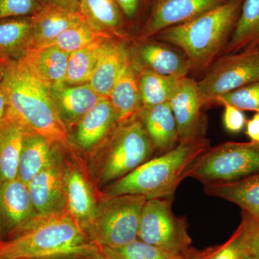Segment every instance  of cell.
Here are the masks:
<instances>
[{
	"instance_id": "cell-1",
	"label": "cell",
	"mask_w": 259,
	"mask_h": 259,
	"mask_svg": "<svg viewBox=\"0 0 259 259\" xmlns=\"http://www.w3.org/2000/svg\"><path fill=\"white\" fill-rule=\"evenodd\" d=\"M99 247L69 211L38 215L9 241L0 259H84Z\"/></svg>"
},
{
	"instance_id": "cell-2",
	"label": "cell",
	"mask_w": 259,
	"mask_h": 259,
	"mask_svg": "<svg viewBox=\"0 0 259 259\" xmlns=\"http://www.w3.org/2000/svg\"><path fill=\"white\" fill-rule=\"evenodd\" d=\"M0 88L8 100V110L25 127L53 146L70 149L69 129L58 112L51 89L23 61L5 64Z\"/></svg>"
},
{
	"instance_id": "cell-3",
	"label": "cell",
	"mask_w": 259,
	"mask_h": 259,
	"mask_svg": "<svg viewBox=\"0 0 259 259\" xmlns=\"http://www.w3.org/2000/svg\"><path fill=\"white\" fill-rule=\"evenodd\" d=\"M243 3V0H226L192 20L162 30L152 38L182 51L191 71H204L224 51Z\"/></svg>"
},
{
	"instance_id": "cell-4",
	"label": "cell",
	"mask_w": 259,
	"mask_h": 259,
	"mask_svg": "<svg viewBox=\"0 0 259 259\" xmlns=\"http://www.w3.org/2000/svg\"><path fill=\"white\" fill-rule=\"evenodd\" d=\"M209 147L204 139L180 143L167 153L153 157L120 180L114 182L99 197L123 194L144 197L146 199H173L187 170Z\"/></svg>"
},
{
	"instance_id": "cell-5",
	"label": "cell",
	"mask_w": 259,
	"mask_h": 259,
	"mask_svg": "<svg viewBox=\"0 0 259 259\" xmlns=\"http://www.w3.org/2000/svg\"><path fill=\"white\" fill-rule=\"evenodd\" d=\"M156 151L137 115L122 122L98 148L91 174L99 187L110 185L153 158Z\"/></svg>"
},
{
	"instance_id": "cell-6",
	"label": "cell",
	"mask_w": 259,
	"mask_h": 259,
	"mask_svg": "<svg viewBox=\"0 0 259 259\" xmlns=\"http://www.w3.org/2000/svg\"><path fill=\"white\" fill-rule=\"evenodd\" d=\"M146 200L133 194L99 197L85 231L98 247L115 248L139 239L140 217Z\"/></svg>"
},
{
	"instance_id": "cell-7",
	"label": "cell",
	"mask_w": 259,
	"mask_h": 259,
	"mask_svg": "<svg viewBox=\"0 0 259 259\" xmlns=\"http://www.w3.org/2000/svg\"><path fill=\"white\" fill-rule=\"evenodd\" d=\"M259 174V144L253 142L223 143L209 147L187 170L203 185L235 182Z\"/></svg>"
},
{
	"instance_id": "cell-8",
	"label": "cell",
	"mask_w": 259,
	"mask_h": 259,
	"mask_svg": "<svg viewBox=\"0 0 259 259\" xmlns=\"http://www.w3.org/2000/svg\"><path fill=\"white\" fill-rule=\"evenodd\" d=\"M256 81H259V49L218 58L197 82L202 104L207 106L221 95Z\"/></svg>"
},
{
	"instance_id": "cell-9",
	"label": "cell",
	"mask_w": 259,
	"mask_h": 259,
	"mask_svg": "<svg viewBox=\"0 0 259 259\" xmlns=\"http://www.w3.org/2000/svg\"><path fill=\"white\" fill-rule=\"evenodd\" d=\"M170 199L146 200L140 217L139 239L171 251L190 253L192 247L187 220L172 210Z\"/></svg>"
},
{
	"instance_id": "cell-10",
	"label": "cell",
	"mask_w": 259,
	"mask_h": 259,
	"mask_svg": "<svg viewBox=\"0 0 259 259\" xmlns=\"http://www.w3.org/2000/svg\"><path fill=\"white\" fill-rule=\"evenodd\" d=\"M169 103L176 120L180 143L205 138L207 119L202 111L204 105L195 80L188 76L182 78Z\"/></svg>"
},
{
	"instance_id": "cell-11",
	"label": "cell",
	"mask_w": 259,
	"mask_h": 259,
	"mask_svg": "<svg viewBox=\"0 0 259 259\" xmlns=\"http://www.w3.org/2000/svg\"><path fill=\"white\" fill-rule=\"evenodd\" d=\"M226 0H153L144 24L138 32L139 40L152 38L158 32L185 23Z\"/></svg>"
},
{
	"instance_id": "cell-12",
	"label": "cell",
	"mask_w": 259,
	"mask_h": 259,
	"mask_svg": "<svg viewBox=\"0 0 259 259\" xmlns=\"http://www.w3.org/2000/svg\"><path fill=\"white\" fill-rule=\"evenodd\" d=\"M56 148L54 156L28 185L32 204L38 215L67 210L64 181V158Z\"/></svg>"
},
{
	"instance_id": "cell-13",
	"label": "cell",
	"mask_w": 259,
	"mask_h": 259,
	"mask_svg": "<svg viewBox=\"0 0 259 259\" xmlns=\"http://www.w3.org/2000/svg\"><path fill=\"white\" fill-rule=\"evenodd\" d=\"M37 216L28 185L18 177L0 181V238L17 236Z\"/></svg>"
},
{
	"instance_id": "cell-14",
	"label": "cell",
	"mask_w": 259,
	"mask_h": 259,
	"mask_svg": "<svg viewBox=\"0 0 259 259\" xmlns=\"http://www.w3.org/2000/svg\"><path fill=\"white\" fill-rule=\"evenodd\" d=\"M77 161L64 160L65 192L67 210L84 229L93 218L98 202L91 181Z\"/></svg>"
},
{
	"instance_id": "cell-15",
	"label": "cell",
	"mask_w": 259,
	"mask_h": 259,
	"mask_svg": "<svg viewBox=\"0 0 259 259\" xmlns=\"http://www.w3.org/2000/svg\"><path fill=\"white\" fill-rule=\"evenodd\" d=\"M120 125L110 100L102 97L76 125L75 143L83 151L100 148Z\"/></svg>"
},
{
	"instance_id": "cell-16",
	"label": "cell",
	"mask_w": 259,
	"mask_h": 259,
	"mask_svg": "<svg viewBox=\"0 0 259 259\" xmlns=\"http://www.w3.org/2000/svg\"><path fill=\"white\" fill-rule=\"evenodd\" d=\"M141 44L136 49V59L139 63L134 64L138 71L149 69L163 76L182 78L187 76L191 71L190 64L185 54L178 49L170 47L169 44L161 41L141 40Z\"/></svg>"
},
{
	"instance_id": "cell-17",
	"label": "cell",
	"mask_w": 259,
	"mask_h": 259,
	"mask_svg": "<svg viewBox=\"0 0 259 259\" xmlns=\"http://www.w3.org/2000/svg\"><path fill=\"white\" fill-rule=\"evenodd\" d=\"M131 59V51L123 39H109L102 48L89 84L100 97H108L116 80Z\"/></svg>"
},
{
	"instance_id": "cell-18",
	"label": "cell",
	"mask_w": 259,
	"mask_h": 259,
	"mask_svg": "<svg viewBox=\"0 0 259 259\" xmlns=\"http://www.w3.org/2000/svg\"><path fill=\"white\" fill-rule=\"evenodd\" d=\"M137 117L160 155L171 151L180 144L176 120L169 102L143 107Z\"/></svg>"
},
{
	"instance_id": "cell-19",
	"label": "cell",
	"mask_w": 259,
	"mask_h": 259,
	"mask_svg": "<svg viewBox=\"0 0 259 259\" xmlns=\"http://www.w3.org/2000/svg\"><path fill=\"white\" fill-rule=\"evenodd\" d=\"M51 91L58 112L67 128L76 125L102 98L88 83L79 85L63 83L51 89Z\"/></svg>"
},
{
	"instance_id": "cell-20",
	"label": "cell",
	"mask_w": 259,
	"mask_h": 259,
	"mask_svg": "<svg viewBox=\"0 0 259 259\" xmlns=\"http://www.w3.org/2000/svg\"><path fill=\"white\" fill-rule=\"evenodd\" d=\"M139 79V71L131 59L107 97L115 110L119 124L136 117L144 107Z\"/></svg>"
},
{
	"instance_id": "cell-21",
	"label": "cell",
	"mask_w": 259,
	"mask_h": 259,
	"mask_svg": "<svg viewBox=\"0 0 259 259\" xmlns=\"http://www.w3.org/2000/svg\"><path fill=\"white\" fill-rule=\"evenodd\" d=\"M84 21L80 13L45 5L33 16L31 49L50 46L63 32Z\"/></svg>"
},
{
	"instance_id": "cell-22",
	"label": "cell",
	"mask_w": 259,
	"mask_h": 259,
	"mask_svg": "<svg viewBox=\"0 0 259 259\" xmlns=\"http://www.w3.org/2000/svg\"><path fill=\"white\" fill-rule=\"evenodd\" d=\"M32 132L8 109L0 126V181L16 179L25 136Z\"/></svg>"
},
{
	"instance_id": "cell-23",
	"label": "cell",
	"mask_w": 259,
	"mask_h": 259,
	"mask_svg": "<svg viewBox=\"0 0 259 259\" xmlns=\"http://www.w3.org/2000/svg\"><path fill=\"white\" fill-rule=\"evenodd\" d=\"M69 58L67 53L49 46L30 49L21 61L51 90L65 83Z\"/></svg>"
},
{
	"instance_id": "cell-24",
	"label": "cell",
	"mask_w": 259,
	"mask_h": 259,
	"mask_svg": "<svg viewBox=\"0 0 259 259\" xmlns=\"http://www.w3.org/2000/svg\"><path fill=\"white\" fill-rule=\"evenodd\" d=\"M204 191L239 206L259 225V174L235 182L204 185Z\"/></svg>"
},
{
	"instance_id": "cell-25",
	"label": "cell",
	"mask_w": 259,
	"mask_h": 259,
	"mask_svg": "<svg viewBox=\"0 0 259 259\" xmlns=\"http://www.w3.org/2000/svg\"><path fill=\"white\" fill-rule=\"evenodd\" d=\"M33 16L0 20V61H20L31 49Z\"/></svg>"
},
{
	"instance_id": "cell-26",
	"label": "cell",
	"mask_w": 259,
	"mask_h": 259,
	"mask_svg": "<svg viewBox=\"0 0 259 259\" xmlns=\"http://www.w3.org/2000/svg\"><path fill=\"white\" fill-rule=\"evenodd\" d=\"M80 13L95 30L119 38L127 37L128 25L115 0H81Z\"/></svg>"
},
{
	"instance_id": "cell-27",
	"label": "cell",
	"mask_w": 259,
	"mask_h": 259,
	"mask_svg": "<svg viewBox=\"0 0 259 259\" xmlns=\"http://www.w3.org/2000/svg\"><path fill=\"white\" fill-rule=\"evenodd\" d=\"M259 49V0H243L226 54Z\"/></svg>"
},
{
	"instance_id": "cell-28",
	"label": "cell",
	"mask_w": 259,
	"mask_h": 259,
	"mask_svg": "<svg viewBox=\"0 0 259 259\" xmlns=\"http://www.w3.org/2000/svg\"><path fill=\"white\" fill-rule=\"evenodd\" d=\"M56 147L40 135L28 133L24 139L20 153L18 178L28 185L50 163Z\"/></svg>"
},
{
	"instance_id": "cell-29",
	"label": "cell",
	"mask_w": 259,
	"mask_h": 259,
	"mask_svg": "<svg viewBox=\"0 0 259 259\" xmlns=\"http://www.w3.org/2000/svg\"><path fill=\"white\" fill-rule=\"evenodd\" d=\"M100 250L112 259H195L201 250L190 253H180L148 244L137 239L128 244L115 248L99 247Z\"/></svg>"
},
{
	"instance_id": "cell-30",
	"label": "cell",
	"mask_w": 259,
	"mask_h": 259,
	"mask_svg": "<svg viewBox=\"0 0 259 259\" xmlns=\"http://www.w3.org/2000/svg\"><path fill=\"white\" fill-rule=\"evenodd\" d=\"M181 79L158 74L149 69L140 70L139 87L144 107L169 102Z\"/></svg>"
},
{
	"instance_id": "cell-31",
	"label": "cell",
	"mask_w": 259,
	"mask_h": 259,
	"mask_svg": "<svg viewBox=\"0 0 259 259\" xmlns=\"http://www.w3.org/2000/svg\"><path fill=\"white\" fill-rule=\"evenodd\" d=\"M109 39L110 38L104 39L90 47L69 54L65 83L79 85L90 81L96 67L102 48Z\"/></svg>"
},
{
	"instance_id": "cell-32",
	"label": "cell",
	"mask_w": 259,
	"mask_h": 259,
	"mask_svg": "<svg viewBox=\"0 0 259 259\" xmlns=\"http://www.w3.org/2000/svg\"><path fill=\"white\" fill-rule=\"evenodd\" d=\"M116 37L95 30L85 21L71 27L56 37L50 46H55L61 50L71 54L84 49L104 39ZM49 47V46H48Z\"/></svg>"
},
{
	"instance_id": "cell-33",
	"label": "cell",
	"mask_w": 259,
	"mask_h": 259,
	"mask_svg": "<svg viewBox=\"0 0 259 259\" xmlns=\"http://www.w3.org/2000/svg\"><path fill=\"white\" fill-rule=\"evenodd\" d=\"M253 218L242 212V220L229 239L218 247L211 259H240L248 253L250 236L257 226Z\"/></svg>"
},
{
	"instance_id": "cell-34",
	"label": "cell",
	"mask_w": 259,
	"mask_h": 259,
	"mask_svg": "<svg viewBox=\"0 0 259 259\" xmlns=\"http://www.w3.org/2000/svg\"><path fill=\"white\" fill-rule=\"evenodd\" d=\"M214 103L221 105L228 104L242 111L259 112V81L221 95Z\"/></svg>"
},
{
	"instance_id": "cell-35",
	"label": "cell",
	"mask_w": 259,
	"mask_h": 259,
	"mask_svg": "<svg viewBox=\"0 0 259 259\" xmlns=\"http://www.w3.org/2000/svg\"><path fill=\"white\" fill-rule=\"evenodd\" d=\"M44 7L41 0H0V20L34 16Z\"/></svg>"
},
{
	"instance_id": "cell-36",
	"label": "cell",
	"mask_w": 259,
	"mask_h": 259,
	"mask_svg": "<svg viewBox=\"0 0 259 259\" xmlns=\"http://www.w3.org/2000/svg\"><path fill=\"white\" fill-rule=\"evenodd\" d=\"M120 7L128 26L140 25L147 18L153 0H115Z\"/></svg>"
},
{
	"instance_id": "cell-37",
	"label": "cell",
	"mask_w": 259,
	"mask_h": 259,
	"mask_svg": "<svg viewBox=\"0 0 259 259\" xmlns=\"http://www.w3.org/2000/svg\"><path fill=\"white\" fill-rule=\"evenodd\" d=\"M225 107L223 114V125L228 132L238 134L245 128L246 118L243 112L233 105H223Z\"/></svg>"
},
{
	"instance_id": "cell-38",
	"label": "cell",
	"mask_w": 259,
	"mask_h": 259,
	"mask_svg": "<svg viewBox=\"0 0 259 259\" xmlns=\"http://www.w3.org/2000/svg\"><path fill=\"white\" fill-rule=\"evenodd\" d=\"M245 134L250 142L259 144V112H255L250 120H247Z\"/></svg>"
},
{
	"instance_id": "cell-39",
	"label": "cell",
	"mask_w": 259,
	"mask_h": 259,
	"mask_svg": "<svg viewBox=\"0 0 259 259\" xmlns=\"http://www.w3.org/2000/svg\"><path fill=\"white\" fill-rule=\"evenodd\" d=\"M42 5H52L61 9L80 13L81 0H41Z\"/></svg>"
},
{
	"instance_id": "cell-40",
	"label": "cell",
	"mask_w": 259,
	"mask_h": 259,
	"mask_svg": "<svg viewBox=\"0 0 259 259\" xmlns=\"http://www.w3.org/2000/svg\"><path fill=\"white\" fill-rule=\"evenodd\" d=\"M248 253L255 259H259V225L255 226L254 231L250 236L248 244Z\"/></svg>"
},
{
	"instance_id": "cell-41",
	"label": "cell",
	"mask_w": 259,
	"mask_h": 259,
	"mask_svg": "<svg viewBox=\"0 0 259 259\" xmlns=\"http://www.w3.org/2000/svg\"><path fill=\"white\" fill-rule=\"evenodd\" d=\"M8 109V102L4 92L0 88V126L3 123Z\"/></svg>"
},
{
	"instance_id": "cell-42",
	"label": "cell",
	"mask_w": 259,
	"mask_h": 259,
	"mask_svg": "<svg viewBox=\"0 0 259 259\" xmlns=\"http://www.w3.org/2000/svg\"><path fill=\"white\" fill-rule=\"evenodd\" d=\"M218 247H219V245L211 247V248H206V249L201 250L200 253H199L198 256H197L195 259L212 258V255L214 254V253H215L216 251H217Z\"/></svg>"
},
{
	"instance_id": "cell-43",
	"label": "cell",
	"mask_w": 259,
	"mask_h": 259,
	"mask_svg": "<svg viewBox=\"0 0 259 259\" xmlns=\"http://www.w3.org/2000/svg\"><path fill=\"white\" fill-rule=\"evenodd\" d=\"M84 259H112L109 258L106 255L104 254L100 250V248L97 251L94 252L91 254L89 255Z\"/></svg>"
},
{
	"instance_id": "cell-44",
	"label": "cell",
	"mask_w": 259,
	"mask_h": 259,
	"mask_svg": "<svg viewBox=\"0 0 259 259\" xmlns=\"http://www.w3.org/2000/svg\"><path fill=\"white\" fill-rule=\"evenodd\" d=\"M5 74V65L0 61V81L3 79Z\"/></svg>"
},
{
	"instance_id": "cell-45",
	"label": "cell",
	"mask_w": 259,
	"mask_h": 259,
	"mask_svg": "<svg viewBox=\"0 0 259 259\" xmlns=\"http://www.w3.org/2000/svg\"><path fill=\"white\" fill-rule=\"evenodd\" d=\"M240 259H255L254 257L251 254H250L249 253H246L243 256H242Z\"/></svg>"
}]
</instances>
